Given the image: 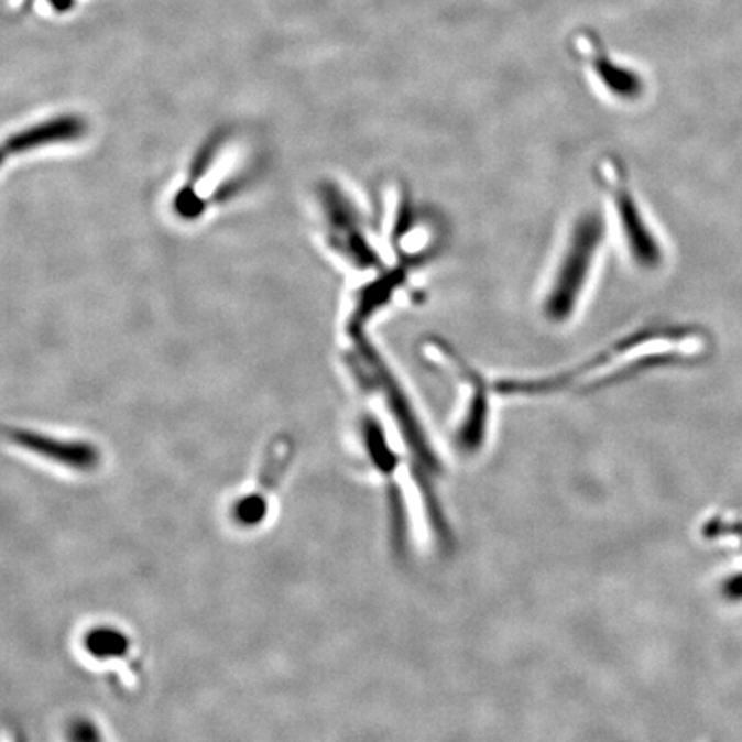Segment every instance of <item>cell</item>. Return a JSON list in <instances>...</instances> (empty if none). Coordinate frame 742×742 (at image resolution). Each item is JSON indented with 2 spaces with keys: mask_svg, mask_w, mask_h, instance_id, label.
Returning <instances> with one entry per match:
<instances>
[{
  "mask_svg": "<svg viewBox=\"0 0 742 742\" xmlns=\"http://www.w3.org/2000/svg\"><path fill=\"white\" fill-rule=\"evenodd\" d=\"M723 590H725L727 597L742 598V576H738V578L727 582Z\"/></svg>",
  "mask_w": 742,
  "mask_h": 742,
  "instance_id": "11",
  "label": "cell"
},
{
  "mask_svg": "<svg viewBox=\"0 0 742 742\" xmlns=\"http://www.w3.org/2000/svg\"><path fill=\"white\" fill-rule=\"evenodd\" d=\"M320 210L328 248L342 263L364 274H377L388 266L363 211L348 192L337 184H325L320 189Z\"/></svg>",
  "mask_w": 742,
  "mask_h": 742,
  "instance_id": "5",
  "label": "cell"
},
{
  "mask_svg": "<svg viewBox=\"0 0 742 742\" xmlns=\"http://www.w3.org/2000/svg\"><path fill=\"white\" fill-rule=\"evenodd\" d=\"M605 229V219L594 210L576 217L569 227L539 303L548 324L566 325L575 320L597 275Z\"/></svg>",
  "mask_w": 742,
  "mask_h": 742,
  "instance_id": "2",
  "label": "cell"
},
{
  "mask_svg": "<svg viewBox=\"0 0 742 742\" xmlns=\"http://www.w3.org/2000/svg\"><path fill=\"white\" fill-rule=\"evenodd\" d=\"M597 183L607 196L610 222L631 265L641 272L661 269L665 262L664 242L650 223L645 205L637 198L621 161L603 159L597 167Z\"/></svg>",
  "mask_w": 742,
  "mask_h": 742,
  "instance_id": "4",
  "label": "cell"
},
{
  "mask_svg": "<svg viewBox=\"0 0 742 742\" xmlns=\"http://www.w3.org/2000/svg\"><path fill=\"white\" fill-rule=\"evenodd\" d=\"M422 352L425 361L458 385L459 415L452 440L465 456H473L483 447L489 435L495 383L484 379L480 370L444 339H426Z\"/></svg>",
  "mask_w": 742,
  "mask_h": 742,
  "instance_id": "3",
  "label": "cell"
},
{
  "mask_svg": "<svg viewBox=\"0 0 742 742\" xmlns=\"http://www.w3.org/2000/svg\"><path fill=\"white\" fill-rule=\"evenodd\" d=\"M691 334L686 328H643L615 345L597 352L593 360L582 361L559 373L539 377H505L495 383L499 397H547L557 394H582L609 388V383L622 382L646 373L655 368L683 360L680 352L668 349L677 340Z\"/></svg>",
  "mask_w": 742,
  "mask_h": 742,
  "instance_id": "1",
  "label": "cell"
},
{
  "mask_svg": "<svg viewBox=\"0 0 742 742\" xmlns=\"http://www.w3.org/2000/svg\"><path fill=\"white\" fill-rule=\"evenodd\" d=\"M6 438L18 449L75 473H94L102 462V452L94 441L81 438L57 437L21 426L6 428Z\"/></svg>",
  "mask_w": 742,
  "mask_h": 742,
  "instance_id": "7",
  "label": "cell"
},
{
  "mask_svg": "<svg viewBox=\"0 0 742 742\" xmlns=\"http://www.w3.org/2000/svg\"><path fill=\"white\" fill-rule=\"evenodd\" d=\"M67 741L69 742H107L102 729L88 719V717H78L69 723L67 729Z\"/></svg>",
  "mask_w": 742,
  "mask_h": 742,
  "instance_id": "10",
  "label": "cell"
},
{
  "mask_svg": "<svg viewBox=\"0 0 742 742\" xmlns=\"http://www.w3.org/2000/svg\"><path fill=\"white\" fill-rule=\"evenodd\" d=\"M294 456L296 447L290 437H277L266 447L253 489L232 502L229 512L236 526L254 530L265 523L270 512V497L274 495L285 473L290 471Z\"/></svg>",
  "mask_w": 742,
  "mask_h": 742,
  "instance_id": "6",
  "label": "cell"
},
{
  "mask_svg": "<svg viewBox=\"0 0 742 742\" xmlns=\"http://www.w3.org/2000/svg\"><path fill=\"white\" fill-rule=\"evenodd\" d=\"M88 655L98 662L119 661L130 655L131 637L113 625H95L83 637Z\"/></svg>",
  "mask_w": 742,
  "mask_h": 742,
  "instance_id": "9",
  "label": "cell"
},
{
  "mask_svg": "<svg viewBox=\"0 0 742 742\" xmlns=\"http://www.w3.org/2000/svg\"><path fill=\"white\" fill-rule=\"evenodd\" d=\"M87 133L88 124L81 116L61 113V116L28 126L24 130L11 134L4 143V162L40 149L76 143Z\"/></svg>",
  "mask_w": 742,
  "mask_h": 742,
  "instance_id": "8",
  "label": "cell"
}]
</instances>
